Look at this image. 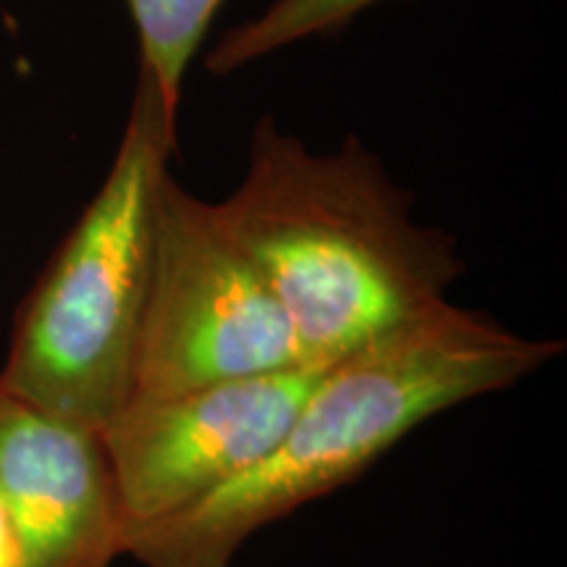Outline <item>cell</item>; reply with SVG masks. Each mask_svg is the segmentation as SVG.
<instances>
[{
	"label": "cell",
	"instance_id": "277c9868",
	"mask_svg": "<svg viewBox=\"0 0 567 567\" xmlns=\"http://www.w3.org/2000/svg\"><path fill=\"white\" fill-rule=\"evenodd\" d=\"M302 363L313 360L213 203L166 172L155 195L132 396L182 394Z\"/></svg>",
	"mask_w": 567,
	"mask_h": 567
},
{
	"label": "cell",
	"instance_id": "5b68a950",
	"mask_svg": "<svg viewBox=\"0 0 567 567\" xmlns=\"http://www.w3.org/2000/svg\"><path fill=\"white\" fill-rule=\"evenodd\" d=\"M331 360L130 396L101 431L122 530L182 513L264 460Z\"/></svg>",
	"mask_w": 567,
	"mask_h": 567
},
{
	"label": "cell",
	"instance_id": "8992f818",
	"mask_svg": "<svg viewBox=\"0 0 567 567\" xmlns=\"http://www.w3.org/2000/svg\"><path fill=\"white\" fill-rule=\"evenodd\" d=\"M0 499L24 567H113L122 515L97 431L0 389Z\"/></svg>",
	"mask_w": 567,
	"mask_h": 567
},
{
	"label": "cell",
	"instance_id": "7a4b0ae2",
	"mask_svg": "<svg viewBox=\"0 0 567 567\" xmlns=\"http://www.w3.org/2000/svg\"><path fill=\"white\" fill-rule=\"evenodd\" d=\"M213 210L310 360L344 358L439 308L463 274L455 237L415 221L413 195L358 137L316 153L260 118L243 182Z\"/></svg>",
	"mask_w": 567,
	"mask_h": 567
},
{
	"label": "cell",
	"instance_id": "3957f363",
	"mask_svg": "<svg viewBox=\"0 0 567 567\" xmlns=\"http://www.w3.org/2000/svg\"><path fill=\"white\" fill-rule=\"evenodd\" d=\"M176 124L140 74L111 172L21 302L0 371L3 392L97 434L132 396L155 195Z\"/></svg>",
	"mask_w": 567,
	"mask_h": 567
},
{
	"label": "cell",
	"instance_id": "6da1fadb",
	"mask_svg": "<svg viewBox=\"0 0 567 567\" xmlns=\"http://www.w3.org/2000/svg\"><path fill=\"white\" fill-rule=\"evenodd\" d=\"M559 352L563 342L446 300L331 360L264 460L182 513L124 528L122 555L145 567H231L260 528L347 486L421 423L517 384Z\"/></svg>",
	"mask_w": 567,
	"mask_h": 567
},
{
	"label": "cell",
	"instance_id": "ba28073f",
	"mask_svg": "<svg viewBox=\"0 0 567 567\" xmlns=\"http://www.w3.org/2000/svg\"><path fill=\"white\" fill-rule=\"evenodd\" d=\"M384 0H274L258 17L234 27L205 59L213 74H229L295 42L342 30Z\"/></svg>",
	"mask_w": 567,
	"mask_h": 567
},
{
	"label": "cell",
	"instance_id": "52a82bcc",
	"mask_svg": "<svg viewBox=\"0 0 567 567\" xmlns=\"http://www.w3.org/2000/svg\"><path fill=\"white\" fill-rule=\"evenodd\" d=\"M224 0H126L140 38V74L153 82L163 109L179 118L182 84Z\"/></svg>",
	"mask_w": 567,
	"mask_h": 567
},
{
	"label": "cell",
	"instance_id": "9c48e42d",
	"mask_svg": "<svg viewBox=\"0 0 567 567\" xmlns=\"http://www.w3.org/2000/svg\"><path fill=\"white\" fill-rule=\"evenodd\" d=\"M0 567H24V551H21L19 536L13 530L3 499H0Z\"/></svg>",
	"mask_w": 567,
	"mask_h": 567
}]
</instances>
